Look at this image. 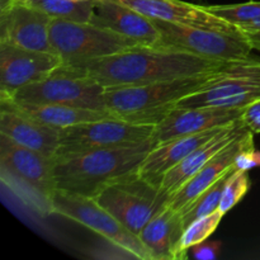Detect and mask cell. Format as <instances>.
Listing matches in <instances>:
<instances>
[{"label":"cell","instance_id":"22","mask_svg":"<svg viewBox=\"0 0 260 260\" xmlns=\"http://www.w3.org/2000/svg\"><path fill=\"white\" fill-rule=\"evenodd\" d=\"M14 104L18 109L24 112L32 118L58 129L68 128V127L85 123V122L118 118L116 114L107 111V109L102 111V109L65 106V104Z\"/></svg>","mask_w":260,"mask_h":260},{"label":"cell","instance_id":"20","mask_svg":"<svg viewBox=\"0 0 260 260\" xmlns=\"http://www.w3.org/2000/svg\"><path fill=\"white\" fill-rule=\"evenodd\" d=\"M223 126L207 129L200 134L188 135V136L175 137L170 141L154 146L146 155L140 167L139 175L145 178L155 185L161 184L164 175L169 170L182 162L188 155L192 154L197 147L221 131Z\"/></svg>","mask_w":260,"mask_h":260},{"label":"cell","instance_id":"9","mask_svg":"<svg viewBox=\"0 0 260 260\" xmlns=\"http://www.w3.org/2000/svg\"><path fill=\"white\" fill-rule=\"evenodd\" d=\"M52 215L62 216L98 234L116 248L139 260H154L140 238L128 230L116 216L99 205L95 198L57 190Z\"/></svg>","mask_w":260,"mask_h":260},{"label":"cell","instance_id":"25","mask_svg":"<svg viewBox=\"0 0 260 260\" xmlns=\"http://www.w3.org/2000/svg\"><path fill=\"white\" fill-rule=\"evenodd\" d=\"M234 170H235V168L233 170H230L229 173H226L215 184H212L205 192L201 193L188 207H185L182 212H179L183 231L194 220L202 217V216L210 215V213L215 212V211H217L220 208L221 198H222L223 189H225L226 180H228V178L230 177V174Z\"/></svg>","mask_w":260,"mask_h":260},{"label":"cell","instance_id":"31","mask_svg":"<svg viewBox=\"0 0 260 260\" xmlns=\"http://www.w3.org/2000/svg\"><path fill=\"white\" fill-rule=\"evenodd\" d=\"M246 37H248L253 50H256L260 52V32L253 33V35H246Z\"/></svg>","mask_w":260,"mask_h":260},{"label":"cell","instance_id":"13","mask_svg":"<svg viewBox=\"0 0 260 260\" xmlns=\"http://www.w3.org/2000/svg\"><path fill=\"white\" fill-rule=\"evenodd\" d=\"M52 19L27 3L13 2L0 9V41L27 50L53 52L50 40Z\"/></svg>","mask_w":260,"mask_h":260},{"label":"cell","instance_id":"30","mask_svg":"<svg viewBox=\"0 0 260 260\" xmlns=\"http://www.w3.org/2000/svg\"><path fill=\"white\" fill-rule=\"evenodd\" d=\"M234 168L239 170H245V172H249L254 168H260V151H256L255 147L243 150L236 156Z\"/></svg>","mask_w":260,"mask_h":260},{"label":"cell","instance_id":"11","mask_svg":"<svg viewBox=\"0 0 260 260\" xmlns=\"http://www.w3.org/2000/svg\"><path fill=\"white\" fill-rule=\"evenodd\" d=\"M104 90L93 79L56 71L48 78L18 90L9 101L18 104H65L103 111L107 109Z\"/></svg>","mask_w":260,"mask_h":260},{"label":"cell","instance_id":"19","mask_svg":"<svg viewBox=\"0 0 260 260\" xmlns=\"http://www.w3.org/2000/svg\"><path fill=\"white\" fill-rule=\"evenodd\" d=\"M245 129L248 128H246L241 118L223 126L220 132H217L208 141L197 147L182 162H179L177 167L173 168L164 175L161 184H160L162 192L167 193L168 196L174 194L198 170L202 169L215 155H217L223 147L228 146L233 140H235Z\"/></svg>","mask_w":260,"mask_h":260},{"label":"cell","instance_id":"6","mask_svg":"<svg viewBox=\"0 0 260 260\" xmlns=\"http://www.w3.org/2000/svg\"><path fill=\"white\" fill-rule=\"evenodd\" d=\"M155 126L119 118L85 122L61 129L60 146L55 160L78 156L96 150L134 147L151 141Z\"/></svg>","mask_w":260,"mask_h":260},{"label":"cell","instance_id":"24","mask_svg":"<svg viewBox=\"0 0 260 260\" xmlns=\"http://www.w3.org/2000/svg\"><path fill=\"white\" fill-rule=\"evenodd\" d=\"M27 4L42 10L53 19L90 23L95 0H29Z\"/></svg>","mask_w":260,"mask_h":260},{"label":"cell","instance_id":"27","mask_svg":"<svg viewBox=\"0 0 260 260\" xmlns=\"http://www.w3.org/2000/svg\"><path fill=\"white\" fill-rule=\"evenodd\" d=\"M250 178H249L248 172L245 170L235 169L228 178L223 189L222 198H221L220 208L218 210L226 215L230 210H233L241 200L244 196L250 189Z\"/></svg>","mask_w":260,"mask_h":260},{"label":"cell","instance_id":"17","mask_svg":"<svg viewBox=\"0 0 260 260\" xmlns=\"http://www.w3.org/2000/svg\"><path fill=\"white\" fill-rule=\"evenodd\" d=\"M90 23L132 38L144 46H156L160 32L152 19L118 0H95Z\"/></svg>","mask_w":260,"mask_h":260},{"label":"cell","instance_id":"1","mask_svg":"<svg viewBox=\"0 0 260 260\" xmlns=\"http://www.w3.org/2000/svg\"><path fill=\"white\" fill-rule=\"evenodd\" d=\"M235 62L210 60L173 48L140 45L116 55L61 66L57 71L86 76L104 89H116L213 73Z\"/></svg>","mask_w":260,"mask_h":260},{"label":"cell","instance_id":"14","mask_svg":"<svg viewBox=\"0 0 260 260\" xmlns=\"http://www.w3.org/2000/svg\"><path fill=\"white\" fill-rule=\"evenodd\" d=\"M244 108L221 107H192L174 109L155 126L152 147L170 141L175 137L200 134L216 127L226 126L241 118Z\"/></svg>","mask_w":260,"mask_h":260},{"label":"cell","instance_id":"4","mask_svg":"<svg viewBox=\"0 0 260 260\" xmlns=\"http://www.w3.org/2000/svg\"><path fill=\"white\" fill-rule=\"evenodd\" d=\"M55 159L15 144L0 134V179L29 210L52 215L56 187Z\"/></svg>","mask_w":260,"mask_h":260},{"label":"cell","instance_id":"2","mask_svg":"<svg viewBox=\"0 0 260 260\" xmlns=\"http://www.w3.org/2000/svg\"><path fill=\"white\" fill-rule=\"evenodd\" d=\"M152 149V140L134 147L96 150L55 160L57 190L95 198L107 185L139 174L140 167Z\"/></svg>","mask_w":260,"mask_h":260},{"label":"cell","instance_id":"33","mask_svg":"<svg viewBox=\"0 0 260 260\" xmlns=\"http://www.w3.org/2000/svg\"><path fill=\"white\" fill-rule=\"evenodd\" d=\"M76 2H85V0H76Z\"/></svg>","mask_w":260,"mask_h":260},{"label":"cell","instance_id":"8","mask_svg":"<svg viewBox=\"0 0 260 260\" xmlns=\"http://www.w3.org/2000/svg\"><path fill=\"white\" fill-rule=\"evenodd\" d=\"M95 200L139 236L146 223L169 206L170 196L136 174L107 185Z\"/></svg>","mask_w":260,"mask_h":260},{"label":"cell","instance_id":"21","mask_svg":"<svg viewBox=\"0 0 260 260\" xmlns=\"http://www.w3.org/2000/svg\"><path fill=\"white\" fill-rule=\"evenodd\" d=\"M182 235L180 213L168 206L146 223L139 238L154 260H177L178 244Z\"/></svg>","mask_w":260,"mask_h":260},{"label":"cell","instance_id":"7","mask_svg":"<svg viewBox=\"0 0 260 260\" xmlns=\"http://www.w3.org/2000/svg\"><path fill=\"white\" fill-rule=\"evenodd\" d=\"M50 40L62 66L106 57L140 46L137 41L93 23L52 19Z\"/></svg>","mask_w":260,"mask_h":260},{"label":"cell","instance_id":"3","mask_svg":"<svg viewBox=\"0 0 260 260\" xmlns=\"http://www.w3.org/2000/svg\"><path fill=\"white\" fill-rule=\"evenodd\" d=\"M226 69L147 85L106 89L104 104L118 118L132 123L156 126L183 98L218 80Z\"/></svg>","mask_w":260,"mask_h":260},{"label":"cell","instance_id":"16","mask_svg":"<svg viewBox=\"0 0 260 260\" xmlns=\"http://www.w3.org/2000/svg\"><path fill=\"white\" fill-rule=\"evenodd\" d=\"M0 134L15 144L55 157L61 129L42 123L18 109L9 99H0Z\"/></svg>","mask_w":260,"mask_h":260},{"label":"cell","instance_id":"26","mask_svg":"<svg viewBox=\"0 0 260 260\" xmlns=\"http://www.w3.org/2000/svg\"><path fill=\"white\" fill-rule=\"evenodd\" d=\"M223 216L225 215L220 210H217L210 215L197 218L189 226H187L178 244L177 260L187 259L189 256V249L192 246L207 240L218 228Z\"/></svg>","mask_w":260,"mask_h":260},{"label":"cell","instance_id":"29","mask_svg":"<svg viewBox=\"0 0 260 260\" xmlns=\"http://www.w3.org/2000/svg\"><path fill=\"white\" fill-rule=\"evenodd\" d=\"M241 119L249 131L260 134V98L244 108Z\"/></svg>","mask_w":260,"mask_h":260},{"label":"cell","instance_id":"32","mask_svg":"<svg viewBox=\"0 0 260 260\" xmlns=\"http://www.w3.org/2000/svg\"><path fill=\"white\" fill-rule=\"evenodd\" d=\"M13 2H17V3H28L29 0H13Z\"/></svg>","mask_w":260,"mask_h":260},{"label":"cell","instance_id":"18","mask_svg":"<svg viewBox=\"0 0 260 260\" xmlns=\"http://www.w3.org/2000/svg\"><path fill=\"white\" fill-rule=\"evenodd\" d=\"M150 19L165 20L194 27L213 28L225 32H240L235 27L206 10L203 5H194L182 0H118Z\"/></svg>","mask_w":260,"mask_h":260},{"label":"cell","instance_id":"28","mask_svg":"<svg viewBox=\"0 0 260 260\" xmlns=\"http://www.w3.org/2000/svg\"><path fill=\"white\" fill-rule=\"evenodd\" d=\"M221 241H203L189 249V256L197 260H215L221 253Z\"/></svg>","mask_w":260,"mask_h":260},{"label":"cell","instance_id":"12","mask_svg":"<svg viewBox=\"0 0 260 260\" xmlns=\"http://www.w3.org/2000/svg\"><path fill=\"white\" fill-rule=\"evenodd\" d=\"M62 66L55 52L27 50L0 41V99H10L18 90L52 75Z\"/></svg>","mask_w":260,"mask_h":260},{"label":"cell","instance_id":"23","mask_svg":"<svg viewBox=\"0 0 260 260\" xmlns=\"http://www.w3.org/2000/svg\"><path fill=\"white\" fill-rule=\"evenodd\" d=\"M207 12L225 20L244 35L260 32V2L230 5H207Z\"/></svg>","mask_w":260,"mask_h":260},{"label":"cell","instance_id":"5","mask_svg":"<svg viewBox=\"0 0 260 260\" xmlns=\"http://www.w3.org/2000/svg\"><path fill=\"white\" fill-rule=\"evenodd\" d=\"M160 32L156 46L192 53L210 60L240 62L251 57L248 37L241 32H225L152 19Z\"/></svg>","mask_w":260,"mask_h":260},{"label":"cell","instance_id":"10","mask_svg":"<svg viewBox=\"0 0 260 260\" xmlns=\"http://www.w3.org/2000/svg\"><path fill=\"white\" fill-rule=\"evenodd\" d=\"M260 98V58L250 57L226 69L218 80L183 98L177 107L245 108Z\"/></svg>","mask_w":260,"mask_h":260},{"label":"cell","instance_id":"15","mask_svg":"<svg viewBox=\"0 0 260 260\" xmlns=\"http://www.w3.org/2000/svg\"><path fill=\"white\" fill-rule=\"evenodd\" d=\"M253 135V132L245 129L228 146L223 147L202 169L198 170L184 185H182L174 194L170 196L169 207L177 212H182L201 193L215 184L226 173L233 170L236 156L243 150L255 147Z\"/></svg>","mask_w":260,"mask_h":260}]
</instances>
